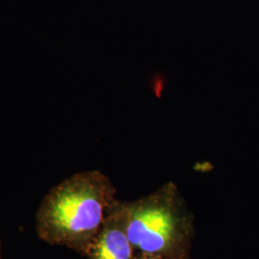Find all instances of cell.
Returning a JSON list of instances; mask_svg holds the SVG:
<instances>
[{"mask_svg": "<svg viewBox=\"0 0 259 259\" xmlns=\"http://www.w3.org/2000/svg\"><path fill=\"white\" fill-rule=\"evenodd\" d=\"M115 188L99 171L75 174L53 187L37 212V233L50 245L87 255L108 211Z\"/></svg>", "mask_w": 259, "mask_h": 259, "instance_id": "cell-1", "label": "cell"}, {"mask_svg": "<svg viewBox=\"0 0 259 259\" xmlns=\"http://www.w3.org/2000/svg\"><path fill=\"white\" fill-rule=\"evenodd\" d=\"M126 228L139 253L189 259L193 218L172 183L134 202H123Z\"/></svg>", "mask_w": 259, "mask_h": 259, "instance_id": "cell-2", "label": "cell"}, {"mask_svg": "<svg viewBox=\"0 0 259 259\" xmlns=\"http://www.w3.org/2000/svg\"><path fill=\"white\" fill-rule=\"evenodd\" d=\"M137 253L128 236L123 202L115 200L87 256L90 259H136Z\"/></svg>", "mask_w": 259, "mask_h": 259, "instance_id": "cell-3", "label": "cell"}, {"mask_svg": "<svg viewBox=\"0 0 259 259\" xmlns=\"http://www.w3.org/2000/svg\"><path fill=\"white\" fill-rule=\"evenodd\" d=\"M136 259H182L165 255H159V254H147V253H137Z\"/></svg>", "mask_w": 259, "mask_h": 259, "instance_id": "cell-4", "label": "cell"}]
</instances>
